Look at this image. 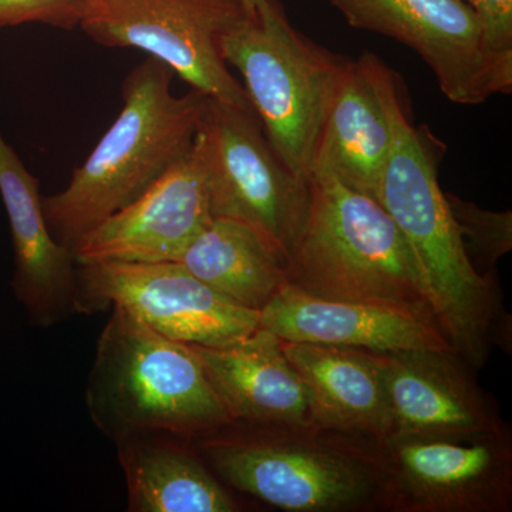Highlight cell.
Instances as JSON below:
<instances>
[{
    "label": "cell",
    "instance_id": "e0dca14e",
    "mask_svg": "<svg viewBox=\"0 0 512 512\" xmlns=\"http://www.w3.org/2000/svg\"><path fill=\"white\" fill-rule=\"evenodd\" d=\"M191 349L234 423L311 421L308 389L286 357L282 340L274 333L259 326L232 345Z\"/></svg>",
    "mask_w": 512,
    "mask_h": 512
},
{
    "label": "cell",
    "instance_id": "603a6c76",
    "mask_svg": "<svg viewBox=\"0 0 512 512\" xmlns=\"http://www.w3.org/2000/svg\"><path fill=\"white\" fill-rule=\"evenodd\" d=\"M483 26L488 49L512 66V0H464Z\"/></svg>",
    "mask_w": 512,
    "mask_h": 512
},
{
    "label": "cell",
    "instance_id": "6da1fadb",
    "mask_svg": "<svg viewBox=\"0 0 512 512\" xmlns=\"http://www.w3.org/2000/svg\"><path fill=\"white\" fill-rule=\"evenodd\" d=\"M392 151L377 201L409 242L437 325L458 355L481 369L498 346L511 352V316L497 276L474 269L439 184V147L417 128L400 94Z\"/></svg>",
    "mask_w": 512,
    "mask_h": 512
},
{
    "label": "cell",
    "instance_id": "8992f818",
    "mask_svg": "<svg viewBox=\"0 0 512 512\" xmlns=\"http://www.w3.org/2000/svg\"><path fill=\"white\" fill-rule=\"evenodd\" d=\"M225 63L244 79L268 143L282 163L309 181L313 158L348 57L298 32L279 0H264L221 39Z\"/></svg>",
    "mask_w": 512,
    "mask_h": 512
},
{
    "label": "cell",
    "instance_id": "ac0fdd59",
    "mask_svg": "<svg viewBox=\"0 0 512 512\" xmlns=\"http://www.w3.org/2000/svg\"><path fill=\"white\" fill-rule=\"evenodd\" d=\"M282 348L308 389L313 423L380 443L389 437V404L372 350L285 340Z\"/></svg>",
    "mask_w": 512,
    "mask_h": 512
},
{
    "label": "cell",
    "instance_id": "7a4b0ae2",
    "mask_svg": "<svg viewBox=\"0 0 512 512\" xmlns=\"http://www.w3.org/2000/svg\"><path fill=\"white\" fill-rule=\"evenodd\" d=\"M225 487L288 512L382 511V443L313 421L232 423L191 441Z\"/></svg>",
    "mask_w": 512,
    "mask_h": 512
},
{
    "label": "cell",
    "instance_id": "2e32d148",
    "mask_svg": "<svg viewBox=\"0 0 512 512\" xmlns=\"http://www.w3.org/2000/svg\"><path fill=\"white\" fill-rule=\"evenodd\" d=\"M259 326L285 342L372 352L454 350L429 315L384 303L318 298L288 282L259 312Z\"/></svg>",
    "mask_w": 512,
    "mask_h": 512
},
{
    "label": "cell",
    "instance_id": "3957f363",
    "mask_svg": "<svg viewBox=\"0 0 512 512\" xmlns=\"http://www.w3.org/2000/svg\"><path fill=\"white\" fill-rule=\"evenodd\" d=\"M174 73L147 59L123 82V109L64 190L42 197L53 237L72 251L191 150L210 97L171 92Z\"/></svg>",
    "mask_w": 512,
    "mask_h": 512
},
{
    "label": "cell",
    "instance_id": "7c38bea8",
    "mask_svg": "<svg viewBox=\"0 0 512 512\" xmlns=\"http://www.w3.org/2000/svg\"><path fill=\"white\" fill-rule=\"evenodd\" d=\"M212 220L207 175L194 140L140 197L80 238L72 254L77 266L177 262Z\"/></svg>",
    "mask_w": 512,
    "mask_h": 512
},
{
    "label": "cell",
    "instance_id": "277c9868",
    "mask_svg": "<svg viewBox=\"0 0 512 512\" xmlns=\"http://www.w3.org/2000/svg\"><path fill=\"white\" fill-rule=\"evenodd\" d=\"M86 406L114 444L140 436L195 441L234 423L191 346L117 305L97 340Z\"/></svg>",
    "mask_w": 512,
    "mask_h": 512
},
{
    "label": "cell",
    "instance_id": "52a82bcc",
    "mask_svg": "<svg viewBox=\"0 0 512 512\" xmlns=\"http://www.w3.org/2000/svg\"><path fill=\"white\" fill-rule=\"evenodd\" d=\"M247 16L238 0H82L77 28L97 45L141 50L192 90L255 113L221 53L222 37Z\"/></svg>",
    "mask_w": 512,
    "mask_h": 512
},
{
    "label": "cell",
    "instance_id": "9c48e42d",
    "mask_svg": "<svg viewBox=\"0 0 512 512\" xmlns=\"http://www.w3.org/2000/svg\"><path fill=\"white\" fill-rule=\"evenodd\" d=\"M84 313L117 305L165 338L221 348L259 328V312L239 306L178 262L79 266Z\"/></svg>",
    "mask_w": 512,
    "mask_h": 512
},
{
    "label": "cell",
    "instance_id": "d6986e66",
    "mask_svg": "<svg viewBox=\"0 0 512 512\" xmlns=\"http://www.w3.org/2000/svg\"><path fill=\"white\" fill-rule=\"evenodd\" d=\"M130 512H235L239 503L191 441L140 436L116 443Z\"/></svg>",
    "mask_w": 512,
    "mask_h": 512
},
{
    "label": "cell",
    "instance_id": "7402d4cb",
    "mask_svg": "<svg viewBox=\"0 0 512 512\" xmlns=\"http://www.w3.org/2000/svg\"><path fill=\"white\" fill-rule=\"evenodd\" d=\"M80 6L82 0H0V29L29 23L76 29Z\"/></svg>",
    "mask_w": 512,
    "mask_h": 512
},
{
    "label": "cell",
    "instance_id": "cb8c5ba5",
    "mask_svg": "<svg viewBox=\"0 0 512 512\" xmlns=\"http://www.w3.org/2000/svg\"><path fill=\"white\" fill-rule=\"evenodd\" d=\"M238 2L241 3L242 9L245 10L248 16H254L264 0H238Z\"/></svg>",
    "mask_w": 512,
    "mask_h": 512
},
{
    "label": "cell",
    "instance_id": "30bf717a",
    "mask_svg": "<svg viewBox=\"0 0 512 512\" xmlns=\"http://www.w3.org/2000/svg\"><path fill=\"white\" fill-rule=\"evenodd\" d=\"M382 511L510 512V429L471 439L382 441Z\"/></svg>",
    "mask_w": 512,
    "mask_h": 512
},
{
    "label": "cell",
    "instance_id": "ffe728a7",
    "mask_svg": "<svg viewBox=\"0 0 512 512\" xmlns=\"http://www.w3.org/2000/svg\"><path fill=\"white\" fill-rule=\"evenodd\" d=\"M178 264L229 301L261 312L288 282L286 256L256 229L214 218Z\"/></svg>",
    "mask_w": 512,
    "mask_h": 512
},
{
    "label": "cell",
    "instance_id": "9a60e30c",
    "mask_svg": "<svg viewBox=\"0 0 512 512\" xmlns=\"http://www.w3.org/2000/svg\"><path fill=\"white\" fill-rule=\"evenodd\" d=\"M402 90L373 53L349 60L320 134L311 177L332 174L353 190L379 197L394 138L393 110Z\"/></svg>",
    "mask_w": 512,
    "mask_h": 512
},
{
    "label": "cell",
    "instance_id": "ba28073f",
    "mask_svg": "<svg viewBox=\"0 0 512 512\" xmlns=\"http://www.w3.org/2000/svg\"><path fill=\"white\" fill-rule=\"evenodd\" d=\"M214 218L244 222L288 256L309 205V181L289 170L258 117L208 99L195 136Z\"/></svg>",
    "mask_w": 512,
    "mask_h": 512
},
{
    "label": "cell",
    "instance_id": "5b68a950",
    "mask_svg": "<svg viewBox=\"0 0 512 512\" xmlns=\"http://www.w3.org/2000/svg\"><path fill=\"white\" fill-rule=\"evenodd\" d=\"M286 274L289 285L318 298L402 306L434 318L412 248L389 212L332 174L309 178L308 212Z\"/></svg>",
    "mask_w": 512,
    "mask_h": 512
},
{
    "label": "cell",
    "instance_id": "4fadbf2b",
    "mask_svg": "<svg viewBox=\"0 0 512 512\" xmlns=\"http://www.w3.org/2000/svg\"><path fill=\"white\" fill-rule=\"evenodd\" d=\"M373 355L389 404V437L471 439L507 429L497 406L478 386L476 370L454 350Z\"/></svg>",
    "mask_w": 512,
    "mask_h": 512
},
{
    "label": "cell",
    "instance_id": "44dd1931",
    "mask_svg": "<svg viewBox=\"0 0 512 512\" xmlns=\"http://www.w3.org/2000/svg\"><path fill=\"white\" fill-rule=\"evenodd\" d=\"M468 259L480 275L497 276L495 266L512 249V212L490 211L446 194Z\"/></svg>",
    "mask_w": 512,
    "mask_h": 512
},
{
    "label": "cell",
    "instance_id": "5bb4252c",
    "mask_svg": "<svg viewBox=\"0 0 512 512\" xmlns=\"http://www.w3.org/2000/svg\"><path fill=\"white\" fill-rule=\"evenodd\" d=\"M0 195L12 234V291L36 328L84 313L79 266L47 225L39 180L0 133Z\"/></svg>",
    "mask_w": 512,
    "mask_h": 512
},
{
    "label": "cell",
    "instance_id": "8fae6325",
    "mask_svg": "<svg viewBox=\"0 0 512 512\" xmlns=\"http://www.w3.org/2000/svg\"><path fill=\"white\" fill-rule=\"evenodd\" d=\"M352 28L410 47L460 106L512 93V66L485 43L483 26L464 0H330Z\"/></svg>",
    "mask_w": 512,
    "mask_h": 512
}]
</instances>
